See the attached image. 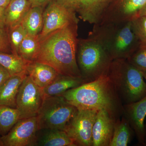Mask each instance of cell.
<instances>
[{
	"mask_svg": "<svg viewBox=\"0 0 146 146\" xmlns=\"http://www.w3.org/2000/svg\"><path fill=\"white\" fill-rule=\"evenodd\" d=\"M78 24H71L39 39L34 61L50 65L61 74L82 78L76 60Z\"/></svg>",
	"mask_w": 146,
	"mask_h": 146,
	"instance_id": "6da1fadb",
	"label": "cell"
},
{
	"mask_svg": "<svg viewBox=\"0 0 146 146\" xmlns=\"http://www.w3.org/2000/svg\"><path fill=\"white\" fill-rule=\"evenodd\" d=\"M60 96L78 109H104L115 120L122 116L123 104L108 75L70 89Z\"/></svg>",
	"mask_w": 146,
	"mask_h": 146,
	"instance_id": "7a4b0ae2",
	"label": "cell"
},
{
	"mask_svg": "<svg viewBox=\"0 0 146 146\" xmlns=\"http://www.w3.org/2000/svg\"><path fill=\"white\" fill-rule=\"evenodd\" d=\"M76 60L86 83L108 75L112 59L98 25L86 38L78 40Z\"/></svg>",
	"mask_w": 146,
	"mask_h": 146,
	"instance_id": "3957f363",
	"label": "cell"
},
{
	"mask_svg": "<svg viewBox=\"0 0 146 146\" xmlns=\"http://www.w3.org/2000/svg\"><path fill=\"white\" fill-rule=\"evenodd\" d=\"M109 77L123 105L135 102L146 96V83L142 71L127 59L113 60Z\"/></svg>",
	"mask_w": 146,
	"mask_h": 146,
	"instance_id": "277c9868",
	"label": "cell"
},
{
	"mask_svg": "<svg viewBox=\"0 0 146 146\" xmlns=\"http://www.w3.org/2000/svg\"><path fill=\"white\" fill-rule=\"evenodd\" d=\"M96 25L112 60L127 59L141 44L132 30L131 21Z\"/></svg>",
	"mask_w": 146,
	"mask_h": 146,
	"instance_id": "5b68a950",
	"label": "cell"
},
{
	"mask_svg": "<svg viewBox=\"0 0 146 146\" xmlns=\"http://www.w3.org/2000/svg\"><path fill=\"white\" fill-rule=\"evenodd\" d=\"M77 110L62 96L45 97L36 116L39 130H64Z\"/></svg>",
	"mask_w": 146,
	"mask_h": 146,
	"instance_id": "8992f818",
	"label": "cell"
},
{
	"mask_svg": "<svg viewBox=\"0 0 146 146\" xmlns=\"http://www.w3.org/2000/svg\"><path fill=\"white\" fill-rule=\"evenodd\" d=\"M98 110L78 109L64 129L76 146H92V130Z\"/></svg>",
	"mask_w": 146,
	"mask_h": 146,
	"instance_id": "52a82bcc",
	"label": "cell"
},
{
	"mask_svg": "<svg viewBox=\"0 0 146 146\" xmlns=\"http://www.w3.org/2000/svg\"><path fill=\"white\" fill-rule=\"evenodd\" d=\"M44 97L42 89L27 75L21 84L16 100V108L20 119L35 117L43 103Z\"/></svg>",
	"mask_w": 146,
	"mask_h": 146,
	"instance_id": "ba28073f",
	"label": "cell"
},
{
	"mask_svg": "<svg viewBox=\"0 0 146 146\" xmlns=\"http://www.w3.org/2000/svg\"><path fill=\"white\" fill-rule=\"evenodd\" d=\"M78 22L76 12L52 0L43 12V28L38 35L39 39L55 31Z\"/></svg>",
	"mask_w": 146,
	"mask_h": 146,
	"instance_id": "9c48e42d",
	"label": "cell"
},
{
	"mask_svg": "<svg viewBox=\"0 0 146 146\" xmlns=\"http://www.w3.org/2000/svg\"><path fill=\"white\" fill-rule=\"evenodd\" d=\"M39 130L36 116L20 119L7 134L1 136L3 146H36Z\"/></svg>",
	"mask_w": 146,
	"mask_h": 146,
	"instance_id": "30bf717a",
	"label": "cell"
},
{
	"mask_svg": "<svg viewBox=\"0 0 146 146\" xmlns=\"http://www.w3.org/2000/svg\"><path fill=\"white\" fill-rule=\"evenodd\" d=\"M146 4V0H112L99 23L131 21Z\"/></svg>",
	"mask_w": 146,
	"mask_h": 146,
	"instance_id": "8fae6325",
	"label": "cell"
},
{
	"mask_svg": "<svg viewBox=\"0 0 146 146\" xmlns=\"http://www.w3.org/2000/svg\"><path fill=\"white\" fill-rule=\"evenodd\" d=\"M146 116V96L135 102L123 105V117L132 128L139 144L145 146L146 133L144 124Z\"/></svg>",
	"mask_w": 146,
	"mask_h": 146,
	"instance_id": "7c38bea8",
	"label": "cell"
},
{
	"mask_svg": "<svg viewBox=\"0 0 146 146\" xmlns=\"http://www.w3.org/2000/svg\"><path fill=\"white\" fill-rule=\"evenodd\" d=\"M116 121L105 110H98L92 130V146H109Z\"/></svg>",
	"mask_w": 146,
	"mask_h": 146,
	"instance_id": "4fadbf2b",
	"label": "cell"
},
{
	"mask_svg": "<svg viewBox=\"0 0 146 146\" xmlns=\"http://www.w3.org/2000/svg\"><path fill=\"white\" fill-rule=\"evenodd\" d=\"M112 0H78L76 13L84 22L92 25L99 23Z\"/></svg>",
	"mask_w": 146,
	"mask_h": 146,
	"instance_id": "5bb4252c",
	"label": "cell"
},
{
	"mask_svg": "<svg viewBox=\"0 0 146 146\" xmlns=\"http://www.w3.org/2000/svg\"><path fill=\"white\" fill-rule=\"evenodd\" d=\"M26 71L33 81L42 89L51 83L59 74L50 65L36 61L28 62Z\"/></svg>",
	"mask_w": 146,
	"mask_h": 146,
	"instance_id": "9a60e30c",
	"label": "cell"
},
{
	"mask_svg": "<svg viewBox=\"0 0 146 146\" xmlns=\"http://www.w3.org/2000/svg\"><path fill=\"white\" fill-rule=\"evenodd\" d=\"M86 83L82 78L59 74L50 84L42 89L45 97L60 96L68 90Z\"/></svg>",
	"mask_w": 146,
	"mask_h": 146,
	"instance_id": "2e32d148",
	"label": "cell"
},
{
	"mask_svg": "<svg viewBox=\"0 0 146 146\" xmlns=\"http://www.w3.org/2000/svg\"><path fill=\"white\" fill-rule=\"evenodd\" d=\"M27 72L11 76L0 85V105L16 108L17 95Z\"/></svg>",
	"mask_w": 146,
	"mask_h": 146,
	"instance_id": "e0dca14e",
	"label": "cell"
},
{
	"mask_svg": "<svg viewBox=\"0 0 146 146\" xmlns=\"http://www.w3.org/2000/svg\"><path fill=\"white\" fill-rule=\"evenodd\" d=\"M37 133L36 146H76L64 131L57 129H40Z\"/></svg>",
	"mask_w": 146,
	"mask_h": 146,
	"instance_id": "ac0fdd59",
	"label": "cell"
},
{
	"mask_svg": "<svg viewBox=\"0 0 146 146\" xmlns=\"http://www.w3.org/2000/svg\"><path fill=\"white\" fill-rule=\"evenodd\" d=\"M31 7L29 0H11L5 8L6 27L21 24Z\"/></svg>",
	"mask_w": 146,
	"mask_h": 146,
	"instance_id": "d6986e66",
	"label": "cell"
},
{
	"mask_svg": "<svg viewBox=\"0 0 146 146\" xmlns=\"http://www.w3.org/2000/svg\"><path fill=\"white\" fill-rule=\"evenodd\" d=\"M44 8L31 7L24 17L21 25L29 35L36 36L42 31L43 26Z\"/></svg>",
	"mask_w": 146,
	"mask_h": 146,
	"instance_id": "ffe728a7",
	"label": "cell"
},
{
	"mask_svg": "<svg viewBox=\"0 0 146 146\" xmlns=\"http://www.w3.org/2000/svg\"><path fill=\"white\" fill-rule=\"evenodd\" d=\"M134 133L127 120L123 117L116 120L114 132L109 146H126L130 143Z\"/></svg>",
	"mask_w": 146,
	"mask_h": 146,
	"instance_id": "44dd1931",
	"label": "cell"
},
{
	"mask_svg": "<svg viewBox=\"0 0 146 146\" xmlns=\"http://www.w3.org/2000/svg\"><path fill=\"white\" fill-rule=\"evenodd\" d=\"M28 62L18 55L0 52V65L11 76L27 72Z\"/></svg>",
	"mask_w": 146,
	"mask_h": 146,
	"instance_id": "7402d4cb",
	"label": "cell"
},
{
	"mask_svg": "<svg viewBox=\"0 0 146 146\" xmlns=\"http://www.w3.org/2000/svg\"><path fill=\"white\" fill-rule=\"evenodd\" d=\"M20 119L17 108L0 105V136L7 134Z\"/></svg>",
	"mask_w": 146,
	"mask_h": 146,
	"instance_id": "603a6c76",
	"label": "cell"
},
{
	"mask_svg": "<svg viewBox=\"0 0 146 146\" xmlns=\"http://www.w3.org/2000/svg\"><path fill=\"white\" fill-rule=\"evenodd\" d=\"M40 47L38 35L36 36L27 34L21 42L18 54L27 61H34Z\"/></svg>",
	"mask_w": 146,
	"mask_h": 146,
	"instance_id": "cb8c5ba5",
	"label": "cell"
},
{
	"mask_svg": "<svg viewBox=\"0 0 146 146\" xmlns=\"http://www.w3.org/2000/svg\"><path fill=\"white\" fill-rule=\"evenodd\" d=\"M11 52L18 55L21 42L27 35V33L21 24L11 27L7 28Z\"/></svg>",
	"mask_w": 146,
	"mask_h": 146,
	"instance_id": "d4e9b609",
	"label": "cell"
},
{
	"mask_svg": "<svg viewBox=\"0 0 146 146\" xmlns=\"http://www.w3.org/2000/svg\"><path fill=\"white\" fill-rule=\"evenodd\" d=\"M127 60L142 71H146V44H140Z\"/></svg>",
	"mask_w": 146,
	"mask_h": 146,
	"instance_id": "484cf974",
	"label": "cell"
},
{
	"mask_svg": "<svg viewBox=\"0 0 146 146\" xmlns=\"http://www.w3.org/2000/svg\"><path fill=\"white\" fill-rule=\"evenodd\" d=\"M131 22L132 30L140 43L146 44V16H137Z\"/></svg>",
	"mask_w": 146,
	"mask_h": 146,
	"instance_id": "4316f807",
	"label": "cell"
},
{
	"mask_svg": "<svg viewBox=\"0 0 146 146\" xmlns=\"http://www.w3.org/2000/svg\"><path fill=\"white\" fill-rule=\"evenodd\" d=\"M0 52L12 53L6 27H0Z\"/></svg>",
	"mask_w": 146,
	"mask_h": 146,
	"instance_id": "83f0119b",
	"label": "cell"
},
{
	"mask_svg": "<svg viewBox=\"0 0 146 146\" xmlns=\"http://www.w3.org/2000/svg\"><path fill=\"white\" fill-rule=\"evenodd\" d=\"M60 5L76 13L78 8V0H54Z\"/></svg>",
	"mask_w": 146,
	"mask_h": 146,
	"instance_id": "f1b7e54d",
	"label": "cell"
},
{
	"mask_svg": "<svg viewBox=\"0 0 146 146\" xmlns=\"http://www.w3.org/2000/svg\"><path fill=\"white\" fill-rule=\"evenodd\" d=\"M52 0H29L31 4V7H43L48 5Z\"/></svg>",
	"mask_w": 146,
	"mask_h": 146,
	"instance_id": "f546056e",
	"label": "cell"
},
{
	"mask_svg": "<svg viewBox=\"0 0 146 146\" xmlns=\"http://www.w3.org/2000/svg\"><path fill=\"white\" fill-rule=\"evenodd\" d=\"M11 76L8 71L0 65V85L9 78Z\"/></svg>",
	"mask_w": 146,
	"mask_h": 146,
	"instance_id": "4dcf8cb0",
	"label": "cell"
},
{
	"mask_svg": "<svg viewBox=\"0 0 146 146\" xmlns=\"http://www.w3.org/2000/svg\"><path fill=\"white\" fill-rule=\"evenodd\" d=\"M5 8L0 7V27H6Z\"/></svg>",
	"mask_w": 146,
	"mask_h": 146,
	"instance_id": "1f68e13d",
	"label": "cell"
},
{
	"mask_svg": "<svg viewBox=\"0 0 146 146\" xmlns=\"http://www.w3.org/2000/svg\"><path fill=\"white\" fill-rule=\"evenodd\" d=\"M11 0H0V7H6L10 2Z\"/></svg>",
	"mask_w": 146,
	"mask_h": 146,
	"instance_id": "d6a6232c",
	"label": "cell"
},
{
	"mask_svg": "<svg viewBox=\"0 0 146 146\" xmlns=\"http://www.w3.org/2000/svg\"><path fill=\"white\" fill-rule=\"evenodd\" d=\"M138 16H146V4L139 12Z\"/></svg>",
	"mask_w": 146,
	"mask_h": 146,
	"instance_id": "836d02e7",
	"label": "cell"
},
{
	"mask_svg": "<svg viewBox=\"0 0 146 146\" xmlns=\"http://www.w3.org/2000/svg\"><path fill=\"white\" fill-rule=\"evenodd\" d=\"M144 79L146 80V71H142Z\"/></svg>",
	"mask_w": 146,
	"mask_h": 146,
	"instance_id": "e575fe53",
	"label": "cell"
},
{
	"mask_svg": "<svg viewBox=\"0 0 146 146\" xmlns=\"http://www.w3.org/2000/svg\"><path fill=\"white\" fill-rule=\"evenodd\" d=\"M0 146H3V144L1 136H0Z\"/></svg>",
	"mask_w": 146,
	"mask_h": 146,
	"instance_id": "d590c367",
	"label": "cell"
},
{
	"mask_svg": "<svg viewBox=\"0 0 146 146\" xmlns=\"http://www.w3.org/2000/svg\"><path fill=\"white\" fill-rule=\"evenodd\" d=\"M145 133H146V124L145 125Z\"/></svg>",
	"mask_w": 146,
	"mask_h": 146,
	"instance_id": "8d00e7d4",
	"label": "cell"
},
{
	"mask_svg": "<svg viewBox=\"0 0 146 146\" xmlns=\"http://www.w3.org/2000/svg\"><path fill=\"white\" fill-rule=\"evenodd\" d=\"M145 146H146V143H145Z\"/></svg>",
	"mask_w": 146,
	"mask_h": 146,
	"instance_id": "74e56055",
	"label": "cell"
}]
</instances>
